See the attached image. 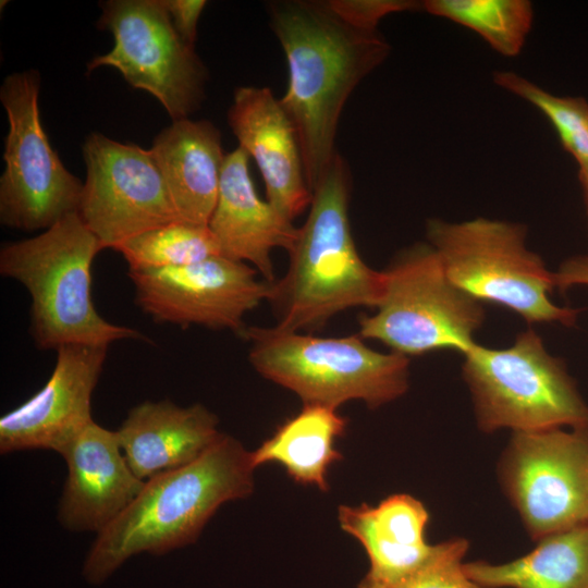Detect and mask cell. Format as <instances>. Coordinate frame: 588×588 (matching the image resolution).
<instances>
[{"instance_id":"cb8c5ba5","label":"cell","mask_w":588,"mask_h":588,"mask_svg":"<svg viewBox=\"0 0 588 588\" xmlns=\"http://www.w3.org/2000/svg\"><path fill=\"white\" fill-rule=\"evenodd\" d=\"M114 250L124 257L128 270L182 267L222 256L208 225L180 221L145 231L124 241Z\"/></svg>"},{"instance_id":"44dd1931","label":"cell","mask_w":588,"mask_h":588,"mask_svg":"<svg viewBox=\"0 0 588 588\" xmlns=\"http://www.w3.org/2000/svg\"><path fill=\"white\" fill-rule=\"evenodd\" d=\"M346 427L347 420L336 409L304 405L250 452L253 465L280 464L294 481L327 492L328 471L343 458L335 443Z\"/></svg>"},{"instance_id":"484cf974","label":"cell","mask_w":588,"mask_h":588,"mask_svg":"<svg viewBox=\"0 0 588 588\" xmlns=\"http://www.w3.org/2000/svg\"><path fill=\"white\" fill-rule=\"evenodd\" d=\"M469 543L452 538L433 544L428 559L417 568L392 579L365 575L356 588H483L464 571V556Z\"/></svg>"},{"instance_id":"7a4b0ae2","label":"cell","mask_w":588,"mask_h":588,"mask_svg":"<svg viewBox=\"0 0 588 588\" xmlns=\"http://www.w3.org/2000/svg\"><path fill=\"white\" fill-rule=\"evenodd\" d=\"M254 470L250 452L221 433L194 462L146 480L132 504L97 534L84 577L101 584L134 554L160 555L195 542L222 504L253 493Z\"/></svg>"},{"instance_id":"4316f807","label":"cell","mask_w":588,"mask_h":588,"mask_svg":"<svg viewBox=\"0 0 588 588\" xmlns=\"http://www.w3.org/2000/svg\"><path fill=\"white\" fill-rule=\"evenodd\" d=\"M328 3L343 21L364 30H378V23L388 14L422 8V2L411 0H329Z\"/></svg>"},{"instance_id":"5bb4252c","label":"cell","mask_w":588,"mask_h":588,"mask_svg":"<svg viewBox=\"0 0 588 588\" xmlns=\"http://www.w3.org/2000/svg\"><path fill=\"white\" fill-rule=\"evenodd\" d=\"M108 346L64 345L51 376L33 396L0 418V452L45 449L61 453L89 424L91 395Z\"/></svg>"},{"instance_id":"52a82bcc","label":"cell","mask_w":588,"mask_h":588,"mask_svg":"<svg viewBox=\"0 0 588 588\" xmlns=\"http://www.w3.org/2000/svg\"><path fill=\"white\" fill-rule=\"evenodd\" d=\"M462 373L486 433L588 427V404L564 362L531 329L506 348L475 343L464 353Z\"/></svg>"},{"instance_id":"d4e9b609","label":"cell","mask_w":588,"mask_h":588,"mask_svg":"<svg viewBox=\"0 0 588 588\" xmlns=\"http://www.w3.org/2000/svg\"><path fill=\"white\" fill-rule=\"evenodd\" d=\"M494 82L525 99L551 122L567 152L588 163V102L583 98L554 96L513 72H497Z\"/></svg>"},{"instance_id":"6da1fadb","label":"cell","mask_w":588,"mask_h":588,"mask_svg":"<svg viewBox=\"0 0 588 588\" xmlns=\"http://www.w3.org/2000/svg\"><path fill=\"white\" fill-rule=\"evenodd\" d=\"M267 10L289 69L280 102L296 130L313 193L336 154L339 120L350 95L385 60L390 45L378 30L347 24L328 1H271Z\"/></svg>"},{"instance_id":"5b68a950","label":"cell","mask_w":588,"mask_h":588,"mask_svg":"<svg viewBox=\"0 0 588 588\" xmlns=\"http://www.w3.org/2000/svg\"><path fill=\"white\" fill-rule=\"evenodd\" d=\"M248 358L264 378L294 392L304 405L338 409L348 401L377 408L404 395L409 358L368 347L359 334L320 338L299 331L244 327Z\"/></svg>"},{"instance_id":"8992f818","label":"cell","mask_w":588,"mask_h":588,"mask_svg":"<svg viewBox=\"0 0 588 588\" xmlns=\"http://www.w3.org/2000/svg\"><path fill=\"white\" fill-rule=\"evenodd\" d=\"M427 237L450 280L480 303L505 307L529 323H575L580 309L550 298L554 272L527 248L524 225L486 218L457 223L432 219Z\"/></svg>"},{"instance_id":"2e32d148","label":"cell","mask_w":588,"mask_h":588,"mask_svg":"<svg viewBox=\"0 0 588 588\" xmlns=\"http://www.w3.org/2000/svg\"><path fill=\"white\" fill-rule=\"evenodd\" d=\"M238 147L257 163L267 200L290 220L310 206L308 186L296 130L268 87L235 89L228 112Z\"/></svg>"},{"instance_id":"9c48e42d","label":"cell","mask_w":588,"mask_h":588,"mask_svg":"<svg viewBox=\"0 0 588 588\" xmlns=\"http://www.w3.org/2000/svg\"><path fill=\"white\" fill-rule=\"evenodd\" d=\"M39 90L40 75L35 70L9 74L0 88L9 122L0 222L23 231L47 230L77 212L83 189L50 145L41 124Z\"/></svg>"},{"instance_id":"8fae6325","label":"cell","mask_w":588,"mask_h":588,"mask_svg":"<svg viewBox=\"0 0 588 588\" xmlns=\"http://www.w3.org/2000/svg\"><path fill=\"white\" fill-rule=\"evenodd\" d=\"M498 474L532 540L588 525V427L513 432Z\"/></svg>"},{"instance_id":"30bf717a","label":"cell","mask_w":588,"mask_h":588,"mask_svg":"<svg viewBox=\"0 0 588 588\" xmlns=\"http://www.w3.org/2000/svg\"><path fill=\"white\" fill-rule=\"evenodd\" d=\"M100 8L98 26L112 34L114 45L88 63V72L114 68L131 86L152 95L172 121L188 119L205 99L208 72L162 0H108Z\"/></svg>"},{"instance_id":"9a60e30c","label":"cell","mask_w":588,"mask_h":588,"mask_svg":"<svg viewBox=\"0 0 588 588\" xmlns=\"http://www.w3.org/2000/svg\"><path fill=\"white\" fill-rule=\"evenodd\" d=\"M68 477L58 509L60 524L71 531L103 530L136 499L145 481L130 468L117 431L95 421L60 453Z\"/></svg>"},{"instance_id":"f1b7e54d","label":"cell","mask_w":588,"mask_h":588,"mask_svg":"<svg viewBox=\"0 0 588 588\" xmlns=\"http://www.w3.org/2000/svg\"><path fill=\"white\" fill-rule=\"evenodd\" d=\"M555 289L565 292L575 285H588V255L564 260L554 272Z\"/></svg>"},{"instance_id":"603a6c76","label":"cell","mask_w":588,"mask_h":588,"mask_svg":"<svg viewBox=\"0 0 588 588\" xmlns=\"http://www.w3.org/2000/svg\"><path fill=\"white\" fill-rule=\"evenodd\" d=\"M422 9L476 32L505 57L519 53L534 16L526 0H427Z\"/></svg>"},{"instance_id":"e0dca14e","label":"cell","mask_w":588,"mask_h":588,"mask_svg":"<svg viewBox=\"0 0 588 588\" xmlns=\"http://www.w3.org/2000/svg\"><path fill=\"white\" fill-rule=\"evenodd\" d=\"M249 156L237 147L225 156L219 194L208 226L222 256L249 262L273 282L271 252H290L298 236L293 221L259 197L249 172Z\"/></svg>"},{"instance_id":"3957f363","label":"cell","mask_w":588,"mask_h":588,"mask_svg":"<svg viewBox=\"0 0 588 588\" xmlns=\"http://www.w3.org/2000/svg\"><path fill=\"white\" fill-rule=\"evenodd\" d=\"M351 174L336 151L313 189L307 219L289 252L286 274L272 283L278 327L302 331L352 307H377L384 273L360 258L351 232Z\"/></svg>"},{"instance_id":"83f0119b","label":"cell","mask_w":588,"mask_h":588,"mask_svg":"<svg viewBox=\"0 0 588 588\" xmlns=\"http://www.w3.org/2000/svg\"><path fill=\"white\" fill-rule=\"evenodd\" d=\"M172 24L182 39L195 47L197 25L207 1L204 0H162Z\"/></svg>"},{"instance_id":"277c9868","label":"cell","mask_w":588,"mask_h":588,"mask_svg":"<svg viewBox=\"0 0 588 588\" xmlns=\"http://www.w3.org/2000/svg\"><path fill=\"white\" fill-rule=\"evenodd\" d=\"M102 246L77 212L42 233L5 243L0 273L20 282L30 296L29 332L37 347L109 346L119 340H143L137 330L101 317L91 298V266Z\"/></svg>"},{"instance_id":"4fadbf2b","label":"cell","mask_w":588,"mask_h":588,"mask_svg":"<svg viewBox=\"0 0 588 588\" xmlns=\"http://www.w3.org/2000/svg\"><path fill=\"white\" fill-rule=\"evenodd\" d=\"M137 306L155 321L240 333L244 316L270 301L272 283L246 262L224 256L171 268L128 270Z\"/></svg>"},{"instance_id":"d6986e66","label":"cell","mask_w":588,"mask_h":588,"mask_svg":"<svg viewBox=\"0 0 588 588\" xmlns=\"http://www.w3.org/2000/svg\"><path fill=\"white\" fill-rule=\"evenodd\" d=\"M181 222L208 225L216 207L224 154L219 130L208 120L172 121L149 149Z\"/></svg>"},{"instance_id":"7402d4cb","label":"cell","mask_w":588,"mask_h":588,"mask_svg":"<svg viewBox=\"0 0 588 588\" xmlns=\"http://www.w3.org/2000/svg\"><path fill=\"white\" fill-rule=\"evenodd\" d=\"M464 571L483 588H588V525L543 537L510 562H465Z\"/></svg>"},{"instance_id":"ba28073f","label":"cell","mask_w":588,"mask_h":588,"mask_svg":"<svg viewBox=\"0 0 588 588\" xmlns=\"http://www.w3.org/2000/svg\"><path fill=\"white\" fill-rule=\"evenodd\" d=\"M384 289L373 315L359 318L363 339L405 356L437 350L468 351L485 310L448 277L430 244L403 250L383 271Z\"/></svg>"},{"instance_id":"f546056e","label":"cell","mask_w":588,"mask_h":588,"mask_svg":"<svg viewBox=\"0 0 588 588\" xmlns=\"http://www.w3.org/2000/svg\"><path fill=\"white\" fill-rule=\"evenodd\" d=\"M579 181L583 187L586 208L588 212V163L580 167L579 170Z\"/></svg>"},{"instance_id":"7c38bea8","label":"cell","mask_w":588,"mask_h":588,"mask_svg":"<svg viewBox=\"0 0 588 588\" xmlns=\"http://www.w3.org/2000/svg\"><path fill=\"white\" fill-rule=\"evenodd\" d=\"M82 151L86 180L77 213L103 249L180 221L149 149L91 133Z\"/></svg>"},{"instance_id":"ffe728a7","label":"cell","mask_w":588,"mask_h":588,"mask_svg":"<svg viewBox=\"0 0 588 588\" xmlns=\"http://www.w3.org/2000/svg\"><path fill=\"white\" fill-rule=\"evenodd\" d=\"M338 522L364 547L369 560L366 575L373 578L402 576L422 564L433 549L426 538L429 512L407 493L389 495L377 505H340Z\"/></svg>"},{"instance_id":"ac0fdd59","label":"cell","mask_w":588,"mask_h":588,"mask_svg":"<svg viewBox=\"0 0 588 588\" xmlns=\"http://www.w3.org/2000/svg\"><path fill=\"white\" fill-rule=\"evenodd\" d=\"M221 433L204 405L182 407L169 400L134 406L117 430L130 468L143 481L194 462Z\"/></svg>"}]
</instances>
